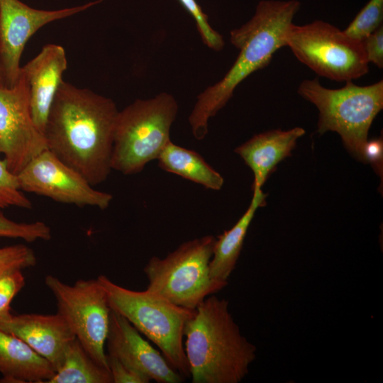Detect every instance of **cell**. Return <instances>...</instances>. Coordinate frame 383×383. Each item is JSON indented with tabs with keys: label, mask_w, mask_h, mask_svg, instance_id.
Instances as JSON below:
<instances>
[{
	"label": "cell",
	"mask_w": 383,
	"mask_h": 383,
	"mask_svg": "<svg viewBox=\"0 0 383 383\" xmlns=\"http://www.w3.org/2000/svg\"><path fill=\"white\" fill-rule=\"evenodd\" d=\"M118 111L111 99L63 80L43 132L47 148L91 185L105 182Z\"/></svg>",
	"instance_id": "cell-1"
},
{
	"label": "cell",
	"mask_w": 383,
	"mask_h": 383,
	"mask_svg": "<svg viewBox=\"0 0 383 383\" xmlns=\"http://www.w3.org/2000/svg\"><path fill=\"white\" fill-rule=\"evenodd\" d=\"M300 6L297 0H262L250 21L231 31L230 40L239 50L238 56L219 82L199 94L189 116L197 140L206 136L210 118L227 104L238 84L267 66L274 52L286 46V33Z\"/></svg>",
	"instance_id": "cell-2"
},
{
	"label": "cell",
	"mask_w": 383,
	"mask_h": 383,
	"mask_svg": "<svg viewBox=\"0 0 383 383\" xmlns=\"http://www.w3.org/2000/svg\"><path fill=\"white\" fill-rule=\"evenodd\" d=\"M184 336L192 383H239L256 357V346L241 333L228 301L213 294L196 308Z\"/></svg>",
	"instance_id": "cell-3"
},
{
	"label": "cell",
	"mask_w": 383,
	"mask_h": 383,
	"mask_svg": "<svg viewBox=\"0 0 383 383\" xmlns=\"http://www.w3.org/2000/svg\"><path fill=\"white\" fill-rule=\"evenodd\" d=\"M96 279L111 309L126 318L157 346L168 363L182 377H189L183 337L185 325L195 309L177 306L148 289H126L105 275Z\"/></svg>",
	"instance_id": "cell-4"
},
{
	"label": "cell",
	"mask_w": 383,
	"mask_h": 383,
	"mask_svg": "<svg viewBox=\"0 0 383 383\" xmlns=\"http://www.w3.org/2000/svg\"><path fill=\"white\" fill-rule=\"evenodd\" d=\"M345 82L334 89L323 87L318 78L304 79L297 91L318 110L317 132H336L349 152L365 162L369 130L383 108V81L367 86Z\"/></svg>",
	"instance_id": "cell-5"
},
{
	"label": "cell",
	"mask_w": 383,
	"mask_h": 383,
	"mask_svg": "<svg viewBox=\"0 0 383 383\" xmlns=\"http://www.w3.org/2000/svg\"><path fill=\"white\" fill-rule=\"evenodd\" d=\"M177 112L176 99L166 92L137 99L119 111L114 130L112 170L124 175L135 174L157 160L171 140L170 130Z\"/></svg>",
	"instance_id": "cell-6"
},
{
	"label": "cell",
	"mask_w": 383,
	"mask_h": 383,
	"mask_svg": "<svg viewBox=\"0 0 383 383\" xmlns=\"http://www.w3.org/2000/svg\"><path fill=\"white\" fill-rule=\"evenodd\" d=\"M216 238L207 235L184 242L164 258L152 257L143 271L148 290L172 303L194 310L228 283L213 279L209 263Z\"/></svg>",
	"instance_id": "cell-7"
},
{
	"label": "cell",
	"mask_w": 383,
	"mask_h": 383,
	"mask_svg": "<svg viewBox=\"0 0 383 383\" xmlns=\"http://www.w3.org/2000/svg\"><path fill=\"white\" fill-rule=\"evenodd\" d=\"M286 46L318 75L335 81H353L369 71L362 41L329 23L316 20L287 30Z\"/></svg>",
	"instance_id": "cell-8"
},
{
	"label": "cell",
	"mask_w": 383,
	"mask_h": 383,
	"mask_svg": "<svg viewBox=\"0 0 383 383\" xmlns=\"http://www.w3.org/2000/svg\"><path fill=\"white\" fill-rule=\"evenodd\" d=\"M45 284L56 299L57 313L90 357L109 370L105 346L111 309L97 279H79L70 285L48 274Z\"/></svg>",
	"instance_id": "cell-9"
},
{
	"label": "cell",
	"mask_w": 383,
	"mask_h": 383,
	"mask_svg": "<svg viewBox=\"0 0 383 383\" xmlns=\"http://www.w3.org/2000/svg\"><path fill=\"white\" fill-rule=\"evenodd\" d=\"M22 191L79 206L106 209L113 196L96 190L79 172L48 149L33 157L17 174Z\"/></svg>",
	"instance_id": "cell-10"
},
{
	"label": "cell",
	"mask_w": 383,
	"mask_h": 383,
	"mask_svg": "<svg viewBox=\"0 0 383 383\" xmlns=\"http://www.w3.org/2000/svg\"><path fill=\"white\" fill-rule=\"evenodd\" d=\"M45 149L44 135L32 117L27 81L20 72L12 87L0 86V154L16 175Z\"/></svg>",
	"instance_id": "cell-11"
},
{
	"label": "cell",
	"mask_w": 383,
	"mask_h": 383,
	"mask_svg": "<svg viewBox=\"0 0 383 383\" xmlns=\"http://www.w3.org/2000/svg\"><path fill=\"white\" fill-rule=\"evenodd\" d=\"M103 1L44 10L32 8L20 0H0V64L5 87H11L16 82L25 46L39 29L86 11Z\"/></svg>",
	"instance_id": "cell-12"
},
{
	"label": "cell",
	"mask_w": 383,
	"mask_h": 383,
	"mask_svg": "<svg viewBox=\"0 0 383 383\" xmlns=\"http://www.w3.org/2000/svg\"><path fill=\"white\" fill-rule=\"evenodd\" d=\"M107 354L159 383H181L182 377L123 316L111 311L106 338Z\"/></svg>",
	"instance_id": "cell-13"
},
{
	"label": "cell",
	"mask_w": 383,
	"mask_h": 383,
	"mask_svg": "<svg viewBox=\"0 0 383 383\" xmlns=\"http://www.w3.org/2000/svg\"><path fill=\"white\" fill-rule=\"evenodd\" d=\"M0 329L26 343L47 360L55 371L60 366L68 346L76 338L58 313L11 314L0 321Z\"/></svg>",
	"instance_id": "cell-14"
},
{
	"label": "cell",
	"mask_w": 383,
	"mask_h": 383,
	"mask_svg": "<svg viewBox=\"0 0 383 383\" xmlns=\"http://www.w3.org/2000/svg\"><path fill=\"white\" fill-rule=\"evenodd\" d=\"M67 69L65 50L62 45L55 43L44 45L33 58L21 67L20 72L28 84L32 117L43 133L50 109Z\"/></svg>",
	"instance_id": "cell-15"
},
{
	"label": "cell",
	"mask_w": 383,
	"mask_h": 383,
	"mask_svg": "<svg viewBox=\"0 0 383 383\" xmlns=\"http://www.w3.org/2000/svg\"><path fill=\"white\" fill-rule=\"evenodd\" d=\"M304 134L300 127L271 130L255 135L235 149L253 173L252 189H262L276 166L291 155L298 139Z\"/></svg>",
	"instance_id": "cell-16"
},
{
	"label": "cell",
	"mask_w": 383,
	"mask_h": 383,
	"mask_svg": "<svg viewBox=\"0 0 383 383\" xmlns=\"http://www.w3.org/2000/svg\"><path fill=\"white\" fill-rule=\"evenodd\" d=\"M0 382L47 383L52 365L18 337L0 329Z\"/></svg>",
	"instance_id": "cell-17"
},
{
	"label": "cell",
	"mask_w": 383,
	"mask_h": 383,
	"mask_svg": "<svg viewBox=\"0 0 383 383\" xmlns=\"http://www.w3.org/2000/svg\"><path fill=\"white\" fill-rule=\"evenodd\" d=\"M251 202L236 223L216 239L209 263L211 277L228 283L239 258L244 240L257 209L265 204L266 194L262 189H253Z\"/></svg>",
	"instance_id": "cell-18"
},
{
	"label": "cell",
	"mask_w": 383,
	"mask_h": 383,
	"mask_svg": "<svg viewBox=\"0 0 383 383\" xmlns=\"http://www.w3.org/2000/svg\"><path fill=\"white\" fill-rule=\"evenodd\" d=\"M158 167L200 184L207 189L220 190L224 183L222 175L197 152L183 148L171 140L157 159Z\"/></svg>",
	"instance_id": "cell-19"
},
{
	"label": "cell",
	"mask_w": 383,
	"mask_h": 383,
	"mask_svg": "<svg viewBox=\"0 0 383 383\" xmlns=\"http://www.w3.org/2000/svg\"><path fill=\"white\" fill-rule=\"evenodd\" d=\"M47 383H112V378L109 370L98 365L75 338Z\"/></svg>",
	"instance_id": "cell-20"
},
{
	"label": "cell",
	"mask_w": 383,
	"mask_h": 383,
	"mask_svg": "<svg viewBox=\"0 0 383 383\" xmlns=\"http://www.w3.org/2000/svg\"><path fill=\"white\" fill-rule=\"evenodd\" d=\"M382 20L383 0H370L343 31L362 41L382 26Z\"/></svg>",
	"instance_id": "cell-21"
},
{
	"label": "cell",
	"mask_w": 383,
	"mask_h": 383,
	"mask_svg": "<svg viewBox=\"0 0 383 383\" xmlns=\"http://www.w3.org/2000/svg\"><path fill=\"white\" fill-rule=\"evenodd\" d=\"M50 228L44 222L18 223L6 217L0 211V238H18L26 242L49 240Z\"/></svg>",
	"instance_id": "cell-22"
},
{
	"label": "cell",
	"mask_w": 383,
	"mask_h": 383,
	"mask_svg": "<svg viewBox=\"0 0 383 383\" xmlns=\"http://www.w3.org/2000/svg\"><path fill=\"white\" fill-rule=\"evenodd\" d=\"M11 206L31 209L33 205L21 189L17 176L0 159V211Z\"/></svg>",
	"instance_id": "cell-23"
},
{
	"label": "cell",
	"mask_w": 383,
	"mask_h": 383,
	"mask_svg": "<svg viewBox=\"0 0 383 383\" xmlns=\"http://www.w3.org/2000/svg\"><path fill=\"white\" fill-rule=\"evenodd\" d=\"M196 22L197 30L203 43L215 51H220L224 46L223 36L212 28L208 16L202 11L196 0H179Z\"/></svg>",
	"instance_id": "cell-24"
},
{
	"label": "cell",
	"mask_w": 383,
	"mask_h": 383,
	"mask_svg": "<svg viewBox=\"0 0 383 383\" xmlns=\"http://www.w3.org/2000/svg\"><path fill=\"white\" fill-rule=\"evenodd\" d=\"M33 250L28 246L18 244L0 248V274L13 270H23L36 265Z\"/></svg>",
	"instance_id": "cell-25"
},
{
	"label": "cell",
	"mask_w": 383,
	"mask_h": 383,
	"mask_svg": "<svg viewBox=\"0 0 383 383\" xmlns=\"http://www.w3.org/2000/svg\"><path fill=\"white\" fill-rule=\"evenodd\" d=\"M25 284L21 270H13L0 274V321L11 315V303Z\"/></svg>",
	"instance_id": "cell-26"
},
{
	"label": "cell",
	"mask_w": 383,
	"mask_h": 383,
	"mask_svg": "<svg viewBox=\"0 0 383 383\" xmlns=\"http://www.w3.org/2000/svg\"><path fill=\"white\" fill-rule=\"evenodd\" d=\"M108 367L112 383H148L145 376L128 367L113 355L106 353Z\"/></svg>",
	"instance_id": "cell-27"
},
{
	"label": "cell",
	"mask_w": 383,
	"mask_h": 383,
	"mask_svg": "<svg viewBox=\"0 0 383 383\" xmlns=\"http://www.w3.org/2000/svg\"><path fill=\"white\" fill-rule=\"evenodd\" d=\"M368 63L372 62L379 68L383 67V26L370 33L362 40Z\"/></svg>",
	"instance_id": "cell-28"
},
{
	"label": "cell",
	"mask_w": 383,
	"mask_h": 383,
	"mask_svg": "<svg viewBox=\"0 0 383 383\" xmlns=\"http://www.w3.org/2000/svg\"><path fill=\"white\" fill-rule=\"evenodd\" d=\"M382 155V142L380 139L367 140L365 148V162H369L379 168Z\"/></svg>",
	"instance_id": "cell-29"
},
{
	"label": "cell",
	"mask_w": 383,
	"mask_h": 383,
	"mask_svg": "<svg viewBox=\"0 0 383 383\" xmlns=\"http://www.w3.org/2000/svg\"><path fill=\"white\" fill-rule=\"evenodd\" d=\"M0 86L1 87H5L4 79V77H3V73H2L1 64H0Z\"/></svg>",
	"instance_id": "cell-30"
}]
</instances>
